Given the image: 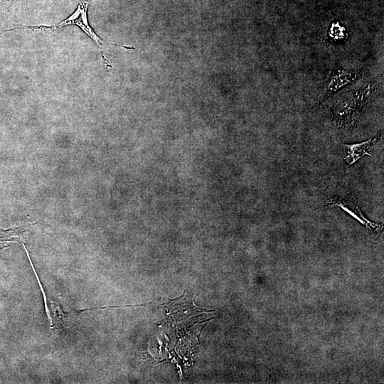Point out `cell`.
Masks as SVG:
<instances>
[{"label":"cell","instance_id":"obj_6","mask_svg":"<svg viewBox=\"0 0 384 384\" xmlns=\"http://www.w3.org/2000/svg\"><path fill=\"white\" fill-rule=\"evenodd\" d=\"M338 206L353 216L355 219L364 225L372 231H377L382 228V225H377L367 220L362 214L357 203L352 198L345 197H336L325 206Z\"/></svg>","mask_w":384,"mask_h":384},{"label":"cell","instance_id":"obj_1","mask_svg":"<svg viewBox=\"0 0 384 384\" xmlns=\"http://www.w3.org/2000/svg\"><path fill=\"white\" fill-rule=\"evenodd\" d=\"M378 89L375 79L367 80L357 87L345 92L335 102L332 110V119L335 126L351 129L359 123L365 109Z\"/></svg>","mask_w":384,"mask_h":384},{"label":"cell","instance_id":"obj_5","mask_svg":"<svg viewBox=\"0 0 384 384\" xmlns=\"http://www.w3.org/2000/svg\"><path fill=\"white\" fill-rule=\"evenodd\" d=\"M382 136L380 131L371 139L361 143L352 144H342L343 150V160L348 166L353 164L365 155L371 156L370 151L378 143Z\"/></svg>","mask_w":384,"mask_h":384},{"label":"cell","instance_id":"obj_2","mask_svg":"<svg viewBox=\"0 0 384 384\" xmlns=\"http://www.w3.org/2000/svg\"><path fill=\"white\" fill-rule=\"evenodd\" d=\"M91 0H83L80 3L75 11L64 21L52 26L47 25H33L23 26L18 25V28H29L33 30H43L55 31L68 25H76L80 28L84 33L95 43V44L102 49V46L106 43L94 31L89 25L87 10L89 3Z\"/></svg>","mask_w":384,"mask_h":384},{"label":"cell","instance_id":"obj_7","mask_svg":"<svg viewBox=\"0 0 384 384\" xmlns=\"http://www.w3.org/2000/svg\"><path fill=\"white\" fill-rule=\"evenodd\" d=\"M349 33L346 26L338 19H334L329 25L324 43H334L346 41L350 39Z\"/></svg>","mask_w":384,"mask_h":384},{"label":"cell","instance_id":"obj_3","mask_svg":"<svg viewBox=\"0 0 384 384\" xmlns=\"http://www.w3.org/2000/svg\"><path fill=\"white\" fill-rule=\"evenodd\" d=\"M361 74V71L354 68H347L338 66L334 68L326 84L324 93L318 100V105L324 102L334 93L343 87L356 80Z\"/></svg>","mask_w":384,"mask_h":384},{"label":"cell","instance_id":"obj_4","mask_svg":"<svg viewBox=\"0 0 384 384\" xmlns=\"http://www.w3.org/2000/svg\"><path fill=\"white\" fill-rule=\"evenodd\" d=\"M25 250H26V252H27L33 270L34 271L36 279L38 282L40 288L41 289L42 294L43 295L45 309H46L48 318L50 321V329L54 332H56L57 331H59V329H60L63 326L65 320L66 319L68 316L70 315V313L64 311L63 309L61 308V306L56 302L51 300L49 297L46 296L45 290L41 284L40 279L37 274L36 270H35L33 265V263L31 262V260L29 257L28 252L26 247H25Z\"/></svg>","mask_w":384,"mask_h":384}]
</instances>
